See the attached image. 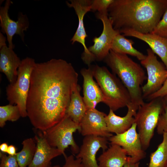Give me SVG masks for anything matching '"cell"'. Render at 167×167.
I'll return each mask as SVG.
<instances>
[{
    "label": "cell",
    "instance_id": "cell-1",
    "mask_svg": "<svg viewBox=\"0 0 167 167\" xmlns=\"http://www.w3.org/2000/svg\"><path fill=\"white\" fill-rule=\"evenodd\" d=\"M78 76L71 63L62 59L36 63L26 105L27 117L36 129L45 131L64 118Z\"/></svg>",
    "mask_w": 167,
    "mask_h": 167
},
{
    "label": "cell",
    "instance_id": "cell-2",
    "mask_svg": "<svg viewBox=\"0 0 167 167\" xmlns=\"http://www.w3.org/2000/svg\"><path fill=\"white\" fill-rule=\"evenodd\" d=\"M167 8V0H114L108 10L114 29L151 33Z\"/></svg>",
    "mask_w": 167,
    "mask_h": 167
},
{
    "label": "cell",
    "instance_id": "cell-3",
    "mask_svg": "<svg viewBox=\"0 0 167 167\" xmlns=\"http://www.w3.org/2000/svg\"><path fill=\"white\" fill-rule=\"evenodd\" d=\"M104 61L127 89L131 102L139 107L143 104L144 102L141 86L147 76L141 65L127 55L111 50Z\"/></svg>",
    "mask_w": 167,
    "mask_h": 167
},
{
    "label": "cell",
    "instance_id": "cell-4",
    "mask_svg": "<svg viewBox=\"0 0 167 167\" xmlns=\"http://www.w3.org/2000/svg\"><path fill=\"white\" fill-rule=\"evenodd\" d=\"M91 66L93 77L103 94L102 102L114 112L127 107L131 102V97L120 79L105 66L97 65Z\"/></svg>",
    "mask_w": 167,
    "mask_h": 167
},
{
    "label": "cell",
    "instance_id": "cell-5",
    "mask_svg": "<svg viewBox=\"0 0 167 167\" xmlns=\"http://www.w3.org/2000/svg\"><path fill=\"white\" fill-rule=\"evenodd\" d=\"M161 97L153 99L140 106L134 117L144 151L149 147L153 136L160 115L164 110V101Z\"/></svg>",
    "mask_w": 167,
    "mask_h": 167
},
{
    "label": "cell",
    "instance_id": "cell-6",
    "mask_svg": "<svg viewBox=\"0 0 167 167\" xmlns=\"http://www.w3.org/2000/svg\"><path fill=\"white\" fill-rule=\"evenodd\" d=\"M36 63L31 58L27 57L22 60L16 81L13 84H9L6 88V99L9 104L18 107L22 118L27 117L26 101L31 75Z\"/></svg>",
    "mask_w": 167,
    "mask_h": 167
},
{
    "label": "cell",
    "instance_id": "cell-7",
    "mask_svg": "<svg viewBox=\"0 0 167 167\" xmlns=\"http://www.w3.org/2000/svg\"><path fill=\"white\" fill-rule=\"evenodd\" d=\"M80 125L75 122L66 114L58 123L42 131L44 136L51 147L57 148L65 153L66 149L70 146L74 154H77L80 148L75 142L73 134L80 130Z\"/></svg>",
    "mask_w": 167,
    "mask_h": 167
},
{
    "label": "cell",
    "instance_id": "cell-8",
    "mask_svg": "<svg viewBox=\"0 0 167 167\" xmlns=\"http://www.w3.org/2000/svg\"><path fill=\"white\" fill-rule=\"evenodd\" d=\"M145 58L140 61L141 64L147 70L146 83L141 87L143 99L158 91L167 78V69L157 59L156 56L150 49H147Z\"/></svg>",
    "mask_w": 167,
    "mask_h": 167
},
{
    "label": "cell",
    "instance_id": "cell-9",
    "mask_svg": "<svg viewBox=\"0 0 167 167\" xmlns=\"http://www.w3.org/2000/svg\"><path fill=\"white\" fill-rule=\"evenodd\" d=\"M96 16L102 22L103 28L100 36L93 38V44L88 48L92 62L104 60L111 50L114 38L120 33L114 29L108 13L97 12Z\"/></svg>",
    "mask_w": 167,
    "mask_h": 167
},
{
    "label": "cell",
    "instance_id": "cell-10",
    "mask_svg": "<svg viewBox=\"0 0 167 167\" xmlns=\"http://www.w3.org/2000/svg\"><path fill=\"white\" fill-rule=\"evenodd\" d=\"M12 2L6 0L3 6L0 7V26L1 32L6 34L8 42V47L14 49L15 46L12 42V39L15 34L19 35L23 42L24 43V32L29 28V23L26 14L19 12L16 21L13 20L10 17L9 10Z\"/></svg>",
    "mask_w": 167,
    "mask_h": 167
},
{
    "label": "cell",
    "instance_id": "cell-11",
    "mask_svg": "<svg viewBox=\"0 0 167 167\" xmlns=\"http://www.w3.org/2000/svg\"><path fill=\"white\" fill-rule=\"evenodd\" d=\"M66 3L69 7L75 10L78 19V25L74 35L70 41L73 44L75 42L79 43L84 47V51L81 58L85 64L89 66L92 62L90 54L86 43L88 36L84 23V18L88 12L91 11L92 0H71Z\"/></svg>",
    "mask_w": 167,
    "mask_h": 167
},
{
    "label": "cell",
    "instance_id": "cell-12",
    "mask_svg": "<svg viewBox=\"0 0 167 167\" xmlns=\"http://www.w3.org/2000/svg\"><path fill=\"white\" fill-rule=\"evenodd\" d=\"M137 125L134 123L131 127L124 132L113 135L108 139L110 144L119 145L131 157L130 162L137 163L144 158L146 153L142 148L139 135L136 131Z\"/></svg>",
    "mask_w": 167,
    "mask_h": 167
},
{
    "label": "cell",
    "instance_id": "cell-13",
    "mask_svg": "<svg viewBox=\"0 0 167 167\" xmlns=\"http://www.w3.org/2000/svg\"><path fill=\"white\" fill-rule=\"evenodd\" d=\"M107 115L96 108L88 109L80 123L79 132L83 136L94 135L109 139L113 135L108 130Z\"/></svg>",
    "mask_w": 167,
    "mask_h": 167
},
{
    "label": "cell",
    "instance_id": "cell-14",
    "mask_svg": "<svg viewBox=\"0 0 167 167\" xmlns=\"http://www.w3.org/2000/svg\"><path fill=\"white\" fill-rule=\"evenodd\" d=\"M108 138L101 136H84L76 158L81 160L84 167H99L96 159V154L101 148L103 152L108 149Z\"/></svg>",
    "mask_w": 167,
    "mask_h": 167
},
{
    "label": "cell",
    "instance_id": "cell-15",
    "mask_svg": "<svg viewBox=\"0 0 167 167\" xmlns=\"http://www.w3.org/2000/svg\"><path fill=\"white\" fill-rule=\"evenodd\" d=\"M36 143V151L30 164L28 167H49L51 160L65 153L59 149L51 147L44 136L42 131H39L34 137Z\"/></svg>",
    "mask_w": 167,
    "mask_h": 167
},
{
    "label": "cell",
    "instance_id": "cell-16",
    "mask_svg": "<svg viewBox=\"0 0 167 167\" xmlns=\"http://www.w3.org/2000/svg\"><path fill=\"white\" fill-rule=\"evenodd\" d=\"M124 36H132L147 43L150 49L161 59L167 69V38L152 33H143L131 29L120 31Z\"/></svg>",
    "mask_w": 167,
    "mask_h": 167
},
{
    "label": "cell",
    "instance_id": "cell-17",
    "mask_svg": "<svg viewBox=\"0 0 167 167\" xmlns=\"http://www.w3.org/2000/svg\"><path fill=\"white\" fill-rule=\"evenodd\" d=\"M80 72L83 78L84 101L88 109L95 108L98 103L102 102L103 96L98 84L93 79L91 65L88 68L82 69Z\"/></svg>",
    "mask_w": 167,
    "mask_h": 167
},
{
    "label": "cell",
    "instance_id": "cell-18",
    "mask_svg": "<svg viewBox=\"0 0 167 167\" xmlns=\"http://www.w3.org/2000/svg\"><path fill=\"white\" fill-rule=\"evenodd\" d=\"M127 112L124 116L121 117L116 115L110 109L109 114L105 117L108 130L110 133L116 134L122 133L129 129L135 123L134 117L139 106L130 102L127 106Z\"/></svg>",
    "mask_w": 167,
    "mask_h": 167
},
{
    "label": "cell",
    "instance_id": "cell-19",
    "mask_svg": "<svg viewBox=\"0 0 167 167\" xmlns=\"http://www.w3.org/2000/svg\"><path fill=\"white\" fill-rule=\"evenodd\" d=\"M13 49L7 45L0 49V71L5 75L9 84L16 81L22 61Z\"/></svg>",
    "mask_w": 167,
    "mask_h": 167
},
{
    "label": "cell",
    "instance_id": "cell-20",
    "mask_svg": "<svg viewBox=\"0 0 167 167\" xmlns=\"http://www.w3.org/2000/svg\"><path fill=\"white\" fill-rule=\"evenodd\" d=\"M110 144L97 159L99 167H123L130 161V157L123 148L116 144Z\"/></svg>",
    "mask_w": 167,
    "mask_h": 167
},
{
    "label": "cell",
    "instance_id": "cell-21",
    "mask_svg": "<svg viewBox=\"0 0 167 167\" xmlns=\"http://www.w3.org/2000/svg\"><path fill=\"white\" fill-rule=\"evenodd\" d=\"M81 89L78 84L72 94L66 113L75 122L79 125L88 110L83 97L80 95Z\"/></svg>",
    "mask_w": 167,
    "mask_h": 167
},
{
    "label": "cell",
    "instance_id": "cell-22",
    "mask_svg": "<svg viewBox=\"0 0 167 167\" xmlns=\"http://www.w3.org/2000/svg\"><path fill=\"white\" fill-rule=\"evenodd\" d=\"M134 44L132 40L127 39L123 35L119 33L114 38L111 50L118 53L131 55L140 61L144 59L146 55L135 48L133 46Z\"/></svg>",
    "mask_w": 167,
    "mask_h": 167
},
{
    "label": "cell",
    "instance_id": "cell-23",
    "mask_svg": "<svg viewBox=\"0 0 167 167\" xmlns=\"http://www.w3.org/2000/svg\"><path fill=\"white\" fill-rule=\"evenodd\" d=\"M23 148L15 155L19 167H28L32 161L36 148V143L34 139L29 138L22 143Z\"/></svg>",
    "mask_w": 167,
    "mask_h": 167
},
{
    "label": "cell",
    "instance_id": "cell-24",
    "mask_svg": "<svg viewBox=\"0 0 167 167\" xmlns=\"http://www.w3.org/2000/svg\"><path fill=\"white\" fill-rule=\"evenodd\" d=\"M167 165V132H164L162 142L150 154L148 167H166Z\"/></svg>",
    "mask_w": 167,
    "mask_h": 167
},
{
    "label": "cell",
    "instance_id": "cell-25",
    "mask_svg": "<svg viewBox=\"0 0 167 167\" xmlns=\"http://www.w3.org/2000/svg\"><path fill=\"white\" fill-rule=\"evenodd\" d=\"M21 117L18 107L9 104L0 106V127H3L7 121H16Z\"/></svg>",
    "mask_w": 167,
    "mask_h": 167
},
{
    "label": "cell",
    "instance_id": "cell-26",
    "mask_svg": "<svg viewBox=\"0 0 167 167\" xmlns=\"http://www.w3.org/2000/svg\"><path fill=\"white\" fill-rule=\"evenodd\" d=\"M114 0H92L91 11L108 13V9Z\"/></svg>",
    "mask_w": 167,
    "mask_h": 167
},
{
    "label": "cell",
    "instance_id": "cell-27",
    "mask_svg": "<svg viewBox=\"0 0 167 167\" xmlns=\"http://www.w3.org/2000/svg\"><path fill=\"white\" fill-rule=\"evenodd\" d=\"M151 33L167 38V8L163 15L162 18Z\"/></svg>",
    "mask_w": 167,
    "mask_h": 167
},
{
    "label": "cell",
    "instance_id": "cell-28",
    "mask_svg": "<svg viewBox=\"0 0 167 167\" xmlns=\"http://www.w3.org/2000/svg\"><path fill=\"white\" fill-rule=\"evenodd\" d=\"M0 167H19L15 155L7 156L5 153L0 152Z\"/></svg>",
    "mask_w": 167,
    "mask_h": 167
},
{
    "label": "cell",
    "instance_id": "cell-29",
    "mask_svg": "<svg viewBox=\"0 0 167 167\" xmlns=\"http://www.w3.org/2000/svg\"><path fill=\"white\" fill-rule=\"evenodd\" d=\"M156 130L157 133L160 135L167 132V106L165 105L164 111L159 117Z\"/></svg>",
    "mask_w": 167,
    "mask_h": 167
},
{
    "label": "cell",
    "instance_id": "cell-30",
    "mask_svg": "<svg viewBox=\"0 0 167 167\" xmlns=\"http://www.w3.org/2000/svg\"><path fill=\"white\" fill-rule=\"evenodd\" d=\"M65 158V162L62 167H84L81 160L79 158H75L72 155Z\"/></svg>",
    "mask_w": 167,
    "mask_h": 167
},
{
    "label": "cell",
    "instance_id": "cell-31",
    "mask_svg": "<svg viewBox=\"0 0 167 167\" xmlns=\"http://www.w3.org/2000/svg\"><path fill=\"white\" fill-rule=\"evenodd\" d=\"M167 95V78L162 87L156 92L148 97L146 99L150 101L158 97H163Z\"/></svg>",
    "mask_w": 167,
    "mask_h": 167
},
{
    "label": "cell",
    "instance_id": "cell-32",
    "mask_svg": "<svg viewBox=\"0 0 167 167\" xmlns=\"http://www.w3.org/2000/svg\"><path fill=\"white\" fill-rule=\"evenodd\" d=\"M6 153L8 154V155H15L17 153L16 148L14 146L12 145H10L8 146Z\"/></svg>",
    "mask_w": 167,
    "mask_h": 167
},
{
    "label": "cell",
    "instance_id": "cell-33",
    "mask_svg": "<svg viewBox=\"0 0 167 167\" xmlns=\"http://www.w3.org/2000/svg\"><path fill=\"white\" fill-rule=\"evenodd\" d=\"M6 38L3 33L0 32V49L2 47L6 46Z\"/></svg>",
    "mask_w": 167,
    "mask_h": 167
},
{
    "label": "cell",
    "instance_id": "cell-34",
    "mask_svg": "<svg viewBox=\"0 0 167 167\" xmlns=\"http://www.w3.org/2000/svg\"><path fill=\"white\" fill-rule=\"evenodd\" d=\"M8 146L6 143H3L1 144L0 145V151L4 153H6Z\"/></svg>",
    "mask_w": 167,
    "mask_h": 167
},
{
    "label": "cell",
    "instance_id": "cell-35",
    "mask_svg": "<svg viewBox=\"0 0 167 167\" xmlns=\"http://www.w3.org/2000/svg\"><path fill=\"white\" fill-rule=\"evenodd\" d=\"M139 162L132 163L129 161L124 165L123 167H139Z\"/></svg>",
    "mask_w": 167,
    "mask_h": 167
},
{
    "label": "cell",
    "instance_id": "cell-36",
    "mask_svg": "<svg viewBox=\"0 0 167 167\" xmlns=\"http://www.w3.org/2000/svg\"><path fill=\"white\" fill-rule=\"evenodd\" d=\"M165 101H164L165 105L167 106V95L165 96Z\"/></svg>",
    "mask_w": 167,
    "mask_h": 167
},
{
    "label": "cell",
    "instance_id": "cell-37",
    "mask_svg": "<svg viewBox=\"0 0 167 167\" xmlns=\"http://www.w3.org/2000/svg\"><path fill=\"white\" fill-rule=\"evenodd\" d=\"M60 167L59 165H55L52 167Z\"/></svg>",
    "mask_w": 167,
    "mask_h": 167
},
{
    "label": "cell",
    "instance_id": "cell-38",
    "mask_svg": "<svg viewBox=\"0 0 167 167\" xmlns=\"http://www.w3.org/2000/svg\"><path fill=\"white\" fill-rule=\"evenodd\" d=\"M166 167H167V166H166Z\"/></svg>",
    "mask_w": 167,
    "mask_h": 167
},
{
    "label": "cell",
    "instance_id": "cell-39",
    "mask_svg": "<svg viewBox=\"0 0 167 167\" xmlns=\"http://www.w3.org/2000/svg\"></svg>",
    "mask_w": 167,
    "mask_h": 167
}]
</instances>
